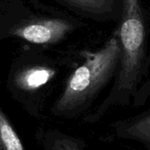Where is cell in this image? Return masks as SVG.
I'll use <instances>...</instances> for the list:
<instances>
[{
	"label": "cell",
	"mask_w": 150,
	"mask_h": 150,
	"mask_svg": "<svg viewBox=\"0 0 150 150\" xmlns=\"http://www.w3.org/2000/svg\"><path fill=\"white\" fill-rule=\"evenodd\" d=\"M73 25L65 19H42L16 28L13 34L33 44H52L62 40Z\"/></svg>",
	"instance_id": "4"
},
{
	"label": "cell",
	"mask_w": 150,
	"mask_h": 150,
	"mask_svg": "<svg viewBox=\"0 0 150 150\" xmlns=\"http://www.w3.org/2000/svg\"><path fill=\"white\" fill-rule=\"evenodd\" d=\"M37 138L43 150H86L83 139L65 134L59 129L39 132Z\"/></svg>",
	"instance_id": "6"
},
{
	"label": "cell",
	"mask_w": 150,
	"mask_h": 150,
	"mask_svg": "<svg viewBox=\"0 0 150 150\" xmlns=\"http://www.w3.org/2000/svg\"><path fill=\"white\" fill-rule=\"evenodd\" d=\"M121 23L117 32L122 56L109 95L93 111L83 115L85 124L98 122L112 107L128 106L138 91L145 70L146 33L140 0H120Z\"/></svg>",
	"instance_id": "1"
},
{
	"label": "cell",
	"mask_w": 150,
	"mask_h": 150,
	"mask_svg": "<svg viewBox=\"0 0 150 150\" xmlns=\"http://www.w3.org/2000/svg\"><path fill=\"white\" fill-rule=\"evenodd\" d=\"M0 150H26L7 114L0 105Z\"/></svg>",
	"instance_id": "8"
},
{
	"label": "cell",
	"mask_w": 150,
	"mask_h": 150,
	"mask_svg": "<svg viewBox=\"0 0 150 150\" xmlns=\"http://www.w3.org/2000/svg\"><path fill=\"white\" fill-rule=\"evenodd\" d=\"M110 130V137L138 142L146 150H150V107L138 114L112 122Z\"/></svg>",
	"instance_id": "5"
},
{
	"label": "cell",
	"mask_w": 150,
	"mask_h": 150,
	"mask_svg": "<svg viewBox=\"0 0 150 150\" xmlns=\"http://www.w3.org/2000/svg\"><path fill=\"white\" fill-rule=\"evenodd\" d=\"M54 69L32 66L17 72L11 79V89L16 98L33 117L41 116L43 106L38 98L42 89L54 77Z\"/></svg>",
	"instance_id": "3"
},
{
	"label": "cell",
	"mask_w": 150,
	"mask_h": 150,
	"mask_svg": "<svg viewBox=\"0 0 150 150\" xmlns=\"http://www.w3.org/2000/svg\"><path fill=\"white\" fill-rule=\"evenodd\" d=\"M121 56L118 33L98 51L87 53L84 62L70 75L62 94L53 104L51 114L62 119L86 114L100 92L115 77Z\"/></svg>",
	"instance_id": "2"
},
{
	"label": "cell",
	"mask_w": 150,
	"mask_h": 150,
	"mask_svg": "<svg viewBox=\"0 0 150 150\" xmlns=\"http://www.w3.org/2000/svg\"><path fill=\"white\" fill-rule=\"evenodd\" d=\"M73 7L97 17L109 18L117 14L120 7V0H64Z\"/></svg>",
	"instance_id": "7"
}]
</instances>
